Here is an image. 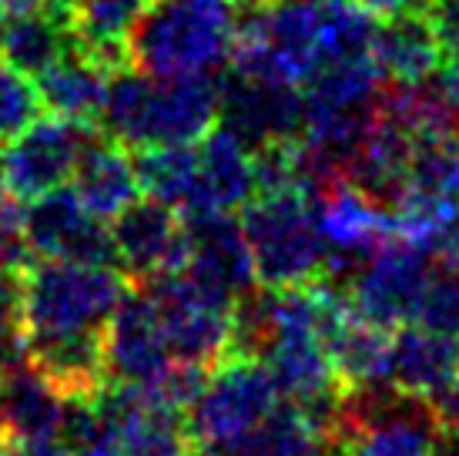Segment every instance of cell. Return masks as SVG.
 <instances>
[{
  "instance_id": "25",
  "label": "cell",
  "mask_w": 459,
  "mask_h": 456,
  "mask_svg": "<svg viewBox=\"0 0 459 456\" xmlns=\"http://www.w3.org/2000/svg\"><path fill=\"white\" fill-rule=\"evenodd\" d=\"M40 111H44V101H40L34 77L0 61V145L27 131L40 118Z\"/></svg>"
},
{
  "instance_id": "12",
  "label": "cell",
  "mask_w": 459,
  "mask_h": 456,
  "mask_svg": "<svg viewBox=\"0 0 459 456\" xmlns=\"http://www.w3.org/2000/svg\"><path fill=\"white\" fill-rule=\"evenodd\" d=\"M24 232L34 259H65V262L117 268L111 228L104 225V218L91 215L74 191L54 189L27 202Z\"/></svg>"
},
{
  "instance_id": "6",
  "label": "cell",
  "mask_w": 459,
  "mask_h": 456,
  "mask_svg": "<svg viewBox=\"0 0 459 456\" xmlns=\"http://www.w3.org/2000/svg\"><path fill=\"white\" fill-rule=\"evenodd\" d=\"M279 403V382L262 359L229 355L208 373L202 396L188 409L192 446L229 450L245 440L258 423H265Z\"/></svg>"
},
{
  "instance_id": "13",
  "label": "cell",
  "mask_w": 459,
  "mask_h": 456,
  "mask_svg": "<svg viewBox=\"0 0 459 456\" xmlns=\"http://www.w3.org/2000/svg\"><path fill=\"white\" fill-rule=\"evenodd\" d=\"M181 218L188 235L185 272L195 282H202L204 289L218 292L229 303L255 289V262L245 239L242 218H235V212H198V215Z\"/></svg>"
},
{
  "instance_id": "22",
  "label": "cell",
  "mask_w": 459,
  "mask_h": 456,
  "mask_svg": "<svg viewBox=\"0 0 459 456\" xmlns=\"http://www.w3.org/2000/svg\"><path fill=\"white\" fill-rule=\"evenodd\" d=\"M148 0H67L74 40L108 71L128 64V34Z\"/></svg>"
},
{
  "instance_id": "34",
  "label": "cell",
  "mask_w": 459,
  "mask_h": 456,
  "mask_svg": "<svg viewBox=\"0 0 459 456\" xmlns=\"http://www.w3.org/2000/svg\"><path fill=\"white\" fill-rule=\"evenodd\" d=\"M436 456H459V436H443V443H439V453Z\"/></svg>"
},
{
  "instance_id": "38",
  "label": "cell",
  "mask_w": 459,
  "mask_h": 456,
  "mask_svg": "<svg viewBox=\"0 0 459 456\" xmlns=\"http://www.w3.org/2000/svg\"><path fill=\"white\" fill-rule=\"evenodd\" d=\"M0 453H4V443H0Z\"/></svg>"
},
{
  "instance_id": "30",
  "label": "cell",
  "mask_w": 459,
  "mask_h": 456,
  "mask_svg": "<svg viewBox=\"0 0 459 456\" xmlns=\"http://www.w3.org/2000/svg\"><path fill=\"white\" fill-rule=\"evenodd\" d=\"M372 17H395V13H429L433 0H356Z\"/></svg>"
},
{
  "instance_id": "9",
  "label": "cell",
  "mask_w": 459,
  "mask_h": 456,
  "mask_svg": "<svg viewBox=\"0 0 459 456\" xmlns=\"http://www.w3.org/2000/svg\"><path fill=\"white\" fill-rule=\"evenodd\" d=\"M94 131V125H81L61 114L38 118L27 131L7 141V152L0 154L7 191L24 205L54 189H65V181L74 178L81 152Z\"/></svg>"
},
{
  "instance_id": "35",
  "label": "cell",
  "mask_w": 459,
  "mask_h": 456,
  "mask_svg": "<svg viewBox=\"0 0 459 456\" xmlns=\"http://www.w3.org/2000/svg\"><path fill=\"white\" fill-rule=\"evenodd\" d=\"M238 7H272V4H281V0H235Z\"/></svg>"
},
{
  "instance_id": "2",
  "label": "cell",
  "mask_w": 459,
  "mask_h": 456,
  "mask_svg": "<svg viewBox=\"0 0 459 456\" xmlns=\"http://www.w3.org/2000/svg\"><path fill=\"white\" fill-rule=\"evenodd\" d=\"M128 285L115 266L34 259L21 272L24 349L108 339V322Z\"/></svg>"
},
{
  "instance_id": "15",
  "label": "cell",
  "mask_w": 459,
  "mask_h": 456,
  "mask_svg": "<svg viewBox=\"0 0 459 456\" xmlns=\"http://www.w3.org/2000/svg\"><path fill=\"white\" fill-rule=\"evenodd\" d=\"M67 396L27 359L0 373V443L57 440Z\"/></svg>"
},
{
  "instance_id": "31",
  "label": "cell",
  "mask_w": 459,
  "mask_h": 456,
  "mask_svg": "<svg viewBox=\"0 0 459 456\" xmlns=\"http://www.w3.org/2000/svg\"><path fill=\"white\" fill-rule=\"evenodd\" d=\"M433 262L439 268H449V272L459 276V218L439 235V241H436L433 249Z\"/></svg>"
},
{
  "instance_id": "21",
  "label": "cell",
  "mask_w": 459,
  "mask_h": 456,
  "mask_svg": "<svg viewBox=\"0 0 459 456\" xmlns=\"http://www.w3.org/2000/svg\"><path fill=\"white\" fill-rule=\"evenodd\" d=\"M71 24L67 7H30V11L7 13L0 31V61L38 77L48 64H54L71 48Z\"/></svg>"
},
{
  "instance_id": "27",
  "label": "cell",
  "mask_w": 459,
  "mask_h": 456,
  "mask_svg": "<svg viewBox=\"0 0 459 456\" xmlns=\"http://www.w3.org/2000/svg\"><path fill=\"white\" fill-rule=\"evenodd\" d=\"M24 359V329H21V276L0 268V373Z\"/></svg>"
},
{
  "instance_id": "10",
  "label": "cell",
  "mask_w": 459,
  "mask_h": 456,
  "mask_svg": "<svg viewBox=\"0 0 459 456\" xmlns=\"http://www.w3.org/2000/svg\"><path fill=\"white\" fill-rule=\"evenodd\" d=\"M429 276H433V255L389 235L362 262L349 285V295L369 322L383 329H399L416 319Z\"/></svg>"
},
{
  "instance_id": "23",
  "label": "cell",
  "mask_w": 459,
  "mask_h": 456,
  "mask_svg": "<svg viewBox=\"0 0 459 456\" xmlns=\"http://www.w3.org/2000/svg\"><path fill=\"white\" fill-rule=\"evenodd\" d=\"M141 191L188 215L198 195V145H152L134 154Z\"/></svg>"
},
{
  "instance_id": "32",
  "label": "cell",
  "mask_w": 459,
  "mask_h": 456,
  "mask_svg": "<svg viewBox=\"0 0 459 456\" xmlns=\"http://www.w3.org/2000/svg\"><path fill=\"white\" fill-rule=\"evenodd\" d=\"M0 456H74V450L57 440H34V443H4Z\"/></svg>"
},
{
  "instance_id": "5",
  "label": "cell",
  "mask_w": 459,
  "mask_h": 456,
  "mask_svg": "<svg viewBox=\"0 0 459 456\" xmlns=\"http://www.w3.org/2000/svg\"><path fill=\"white\" fill-rule=\"evenodd\" d=\"M339 436L349 456H436L443 443L433 403L399 393L389 382L345 390Z\"/></svg>"
},
{
  "instance_id": "26",
  "label": "cell",
  "mask_w": 459,
  "mask_h": 456,
  "mask_svg": "<svg viewBox=\"0 0 459 456\" xmlns=\"http://www.w3.org/2000/svg\"><path fill=\"white\" fill-rule=\"evenodd\" d=\"M412 326H422V329H429V332L459 339V276L456 272L439 268V272L429 276V285L422 292Z\"/></svg>"
},
{
  "instance_id": "17",
  "label": "cell",
  "mask_w": 459,
  "mask_h": 456,
  "mask_svg": "<svg viewBox=\"0 0 459 456\" xmlns=\"http://www.w3.org/2000/svg\"><path fill=\"white\" fill-rule=\"evenodd\" d=\"M195 145H198V195H195V208L188 215L242 212L245 205L255 198L252 148L221 125H215Z\"/></svg>"
},
{
  "instance_id": "19",
  "label": "cell",
  "mask_w": 459,
  "mask_h": 456,
  "mask_svg": "<svg viewBox=\"0 0 459 456\" xmlns=\"http://www.w3.org/2000/svg\"><path fill=\"white\" fill-rule=\"evenodd\" d=\"M376 64L393 84H426L443 71V51L429 13L383 17L372 40Z\"/></svg>"
},
{
  "instance_id": "37",
  "label": "cell",
  "mask_w": 459,
  "mask_h": 456,
  "mask_svg": "<svg viewBox=\"0 0 459 456\" xmlns=\"http://www.w3.org/2000/svg\"><path fill=\"white\" fill-rule=\"evenodd\" d=\"M7 202V178H4V162H0V205Z\"/></svg>"
},
{
  "instance_id": "28",
  "label": "cell",
  "mask_w": 459,
  "mask_h": 456,
  "mask_svg": "<svg viewBox=\"0 0 459 456\" xmlns=\"http://www.w3.org/2000/svg\"><path fill=\"white\" fill-rule=\"evenodd\" d=\"M429 21H433L436 40H439V51H443V71H456L459 67V0H433Z\"/></svg>"
},
{
  "instance_id": "29",
  "label": "cell",
  "mask_w": 459,
  "mask_h": 456,
  "mask_svg": "<svg viewBox=\"0 0 459 456\" xmlns=\"http://www.w3.org/2000/svg\"><path fill=\"white\" fill-rule=\"evenodd\" d=\"M433 413L439 419L443 436H459V373L443 393L433 399Z\"/></svg>"
},
{
  "instance_id": "11",
  "label": "cell",
  "mask_w": 459,
  "mask_h": 456,
  "mask_svg": "<svg viewBox=\"0 0 459 456\" xmlns=\"http://www.w3.org/2000/svg\"><path fill=\"white\" fill-rule=\"evenodd\" d=\"M111 239H115L117 268L125 272L131 285L178 272L188 259V235L178 208L158 202L152 195L134 198L111 218Z\"/></svg>"
},
{
  "instance_id": "20",
  "label": "cell",
  "mask_w": 459,
  "mask_h": 456,
  "mask_svg": "<svg viewBox=\"0 0 459 456\" xmlns=\"http://www.w3.org/2000/svg\"><path fill=\"white\" fill-rule=\"evenodd\" d=\"M108 77H111V71L94 61L77 40H71V48L54 64H48L34 77V84L40 91L44 108H51L61 118L98 127L104 94H108Z\"/></svg>"
},
{
  "instance_id": "3",
  "label": "cell",
  "mask_w": 459,
  "mask_h": 456,
  "mask_svg": "<svg viewBox=\"0 0 459 456\" xmlns=\"http://www.w3.org/2000/svg\"><path fill=\"white\" fill-rule=\"evenodd\" d=\"M235 0H148L128 34V64L154 77L218 75L231 61Z\"/></svg>"
},
{
  "instance_id": "18",
  "label": "cell",
  "mask_w": 459,
  "mask_h": 456,
  "mask_svg": "<svg viewBox=\"0 0 459 456\" xmlns=\"http://www.w3.org/2000/svg\"><path fill=\"white\" fill-rule=\"evenodd\" d=\"M74 195L91 215L111 218L141 195V181L134 171V154L121 141L108 138L101 127L91 135L74 168Z\"/></svg>"
},
{
  "instance_id": "14",
  "label": "cell",
  "mask_w": 459,
  "mask_h": 456,
  "mask_svg": "<svg viewBox=\"0 0 459 456\" xmlns=\"http://www.w3.org/2000/svg\"><path fill=\"white\" fill-rule=\"evenodd\" d=\"M104 355H108V382H128V386H152L175 363L158 312L141 285H128L125 299L117 303L115 316L108 322Z\"/></svg>"
},
{
  "instance_id": "33",
  "label": "cell",
  "mask_w": 459,
  "mask_h": 456,
  "mask_svg": "<svg viewBox=\"0 0 459 456\" xmlns=\"http://www.w3.org/2000/svg\"><path fill=\"white\" fill-rule=\"evenodd\" d=\"M443 91H446L453 111L459 114V67H456V71H446V84H443Z\"/></svg>"
},
{
  "instance_id": "4",
  "label": "cell",
  "mask_w": 459,
  "mask_h": 456,
  "mask_svg": "<svg viewBox=\"0 0 459 456\" xmlns=\"http://www.w3.org/2000/svg\"><path fill=\"white\" fill-rule=\"evenodd\" d=\"M242 228L252 249L258 285L295 289L322 276L325 241L316 228L306 191L255 195L242 208Z\"/></svg>"
},
{
  "instance_id": "1",
  "label": "cell",
  "mask_w": 459,
  "mask_h": 456,
  "mask_svg": "<svg viewBox=\"0 0 459 456\" xmlns=\"http://www.w3.org/2000/svg\"><path fill=\"white\" fill-rule=\"evenodd\" d=\"M215 125V75L154 77L131 64L111 71L98 118V127L108 138L134 152L152 145H192Z\"/></svg>"
},
{
  "instance_id": "24",
  "label": "cell",
  "mask_w": 459,
  "mask_h": 456,
  "mask_svg": "<svg viewBox=\"0 0 459 456\" xmlns=\"http://www.w3.org/2000/svg\"><path fill=\"white\" fill-rule=\"evenodd\" d=\"M319 436L322 433L312 430V423L289 399H281L275 406V413L265 423H258L245 440H238L229 450H215V453L218 456H312Z\"/></svg>"
},
{
  "instance_id": "7",
  "label": "cell",
  "mask_w": 459,
  "mask_h": 456,
  "mask_svg": "<svg viewBox=\"0 0 459 456\" xmlns=\"http://www.w3.org/2000/svg\"><path fill=\"white\" fill-rule=\"evenodd\" d=\"M165 342L178 363L215 369L231 349V305L218 292L204 289L185 268L144 282Z\"/></svg>"
},
{
  "instance_id": "8",
  "label": "cell",
  "mask_w": 459,
  "mask_h": 456,
  "mask_svg": "<svg viewBox=\"0 0 459 456\" xmlns=\"http://www.w3.org/2000/svg\"><path fill=\"white\" fill-rule=\"evenodd\" d=\"M218 125L252 152L275 141H299L306 127V94L292 81L229 67L218 81Z\"/></svg>"
},
{
  "instance_id": "36",
  "label": "cell",
  "mask_w": 459,
  "mask_h": 456,
  "mask_svg": "<svg viewBox=\"0 0 459 456\" xmlns=\"http://www.w3.org/2000/svg\"><path fill=\"white\" fill-rule=\"evenodd\" d=\"M181 456H218L215 450H204V446H188Z\"/></svg>"
},
{
  "instance_id": "16",
  "label": "cell",
  "mask_w": 459,
  "mask_h": 456,
  "mask_svg": "<svg viewBox=\"0 0 459 456\" xmlns=\"http://www.w3.org/2000/svg\"><path fill=\"white\" fill-rule=\"evenodd\" d=\"M459 339L439 336L422 326H399L389 336L385 355V382L406 396L433 403L436 396L456 380Z\"/></svg>"
}]
</instances>
